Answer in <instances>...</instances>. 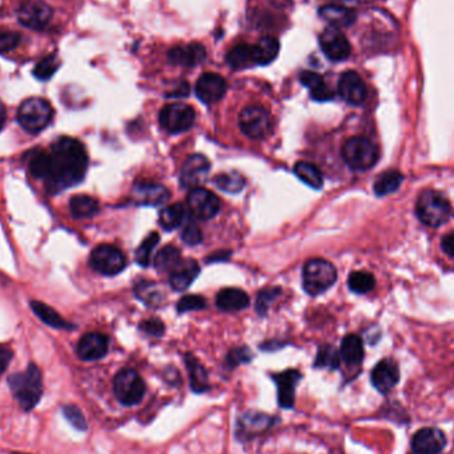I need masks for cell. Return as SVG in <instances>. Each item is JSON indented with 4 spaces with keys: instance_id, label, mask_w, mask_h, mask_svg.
<instances>
[{
    "instance_id": "cell-1",
    "label": "cell",
    "mask_w": 454,
    "mask_h": 454,
    "mask_svg": "<svg viewBox=\"0 0 454 454\" xmlns=\"http://www.w3.org/2000/svg\"><path fill=\"white\" fill-rule=\"evenodd\" d=\"M50 168L45 177L50 192L68 189L82 181L88 168V154L80 141L63 137L48 151Z\"/></svg>"
},
{
    "instance_id": "cell-2",
    "label": "cell",
    "mask_w": 454,
    "mask_h": 454,
    "mask_svg": "<svg viewBox=\"0 0 454 454\" xmlns=\"http://www.w3.org/2000/svg\"><path fill=\"white\" fill-rule=\"evenodd\" d=\"M9 385L21 408L31 411L38 405L43 394L40 369L35 364H30L26 371L10 376Z\"/></svg>"
},
{
    "instance_id": "cell-3",
    "label": "cell",
    "mask_w": 454,
    "mask_h": 454,
    "mask_svg": "<svg viewBox=\"0 0 454 454\" xmlns=\"http://www.w3.org/2000/svg\"><path fill=\"white\" fill-rule=\"evenodd\" d=\"M416 212L421 222L429 227H440L448 222L452 207L441 193L424 190L418 195Z\"/></svg>"
},
{
    "instance_id": "cell-4",
    "label": "cell",
    "mask_w": 454,
    "mask_h": 454,
    "mask_svg": "<svg viewBox=\"0 0 454 454\" xmlns=\"http://www.w3.org/2000/svg\"><path fill=\"white\" fill-rule=\"evenodd\" d=\"M337 273L333 263L325 259H311L303 269V287L310 295H319L331 288Z\"/></svg>"
},
{
    "instance_id": "cell-5",
    "label": "cell",
    "mask_w": 454,
    "mask_h": 454,
    "mask_svg": "<svg viewBox=\"0 0 454 454\" xmlns=\"http://www.w3.org/2000/svg\"><path fill=\"white\" fill-rule=\"evenodd\" d=\"M53 117L50 102L40 97H31L21 102L18 111V121L23 129L38 133L45 129Z\"/></svg>"
},
{
    "instance_id": "cell-6",
    "label": "cell",
    "mask_w": 454,
    "mask_h": 454,
    "mask_svg": "<svg viewBox=\"0 0 454 454\" xmlns=\"http://www.w3.org/2000/svg\"><path fill=\"white\" fill-rule=\"evenodd\" d=\"M344 161L353 171H368L379 160V149L374 142L364 137H352L344 142Z\"/></svg>"
},
{
    "instance_id": "cell-7",
    "label": "cell",
    "mask_w": 454,
    "mask_h": 454,
    "mask_svg": "<svg viewBox=\"0 0 454 454\" xmlns=\"http://www.w3.org/2000/svg\"><path fill=\"white\" fill-rule=\"evenodd\" d=\"M113 389L117 400L122 405L131 406L141 403L146 392V385L141 376L136 371L122 369L114 377Z\"/></svg>"
},
{
    "instance_id": "cell-8",
    "label": "cell",
    "mask_w": 454,
    "mask_h": 454,
    "mask_svg": "<svg viewBox=\"0 0 454 454\" xmlns=\"http://www.w3.org/2000/svg\"><path fill=\"white\" fill-rule=\"evenodd\" d=\"M239 128L243 134L252 140H261L273 129L271 116L259 105L246 107L239 114Z\"/></svg>"
},
{
    "instance_id": "cell-9",
    "label": "cell",
    "mask_w": 454,
    "mask_h": 454,
    "mask_svg": "<svg viewBox=\"0 0 454 454\" xmlns=\"http://www.w3.org/2000/svg\"><path fill=\"white\" fill-rule=\"evenodd\" d=\"M195 121V112L190 105L174 102L168 104L160 112V124L165 131L181 133L190 129Z\"/></svg>"
},
{
    "instance_id": "cell-10",
    "label": "cell",
    "mask_w": 454,
    "mask_h": 454,
    "mask_svg": "<svg viewBox=\"0 0 454 454\" xmlns=\"http://www.w3.org/2000/svg\"><path fill=\"white\" fill-rule=\"evenodd\" d=\"M92 269L102 275H116L121 273L126 266L125 255L112 244H100L91 254Z\"/></svg>"
},
{
    "instance_id": "cell-11",
    "label": "cell",
    "mask_w": 454,
    "mask_h": 454,
    "mask_svg": "<svg viewBox=\"0 0 454 454\" xmlns=\"http://www.w3.org/2000/svg\"><path fill=\"white\" fill-rule=\"evenodd\" d=\"M52 18V9L44 0H26L18 10V19L31 30H43Z\"/></svg>"
},
{
    "instance_id": "cell-12",
    "label": "cell",
    "mask_w": 454,
    "mask_h": 454,
    "mask_svg": "<svg viewBox=\"0 0 454 454\" xmlns=\"http://www.w3.org/2000/svg\"><path fill=\"white\" fill-rule=\"evenodd\" d=\"M188 205L195 218L206 221L212 220L218 214L221 202L210 190L203 188H195L188 197Z\"/></svg>"
},
{
    "instance_id": "cell-13",
    "label": "cell",
    "mask_w": 454,
    "mask_h": 454,
    "mask_svg": "<svg viewBox=\"0 0 454 454\" xmlns=\"http://www.w3.org/2000/svg\"><path fill=\"white\" fill-rule=\"evenodd\" d=\"M324 55L333 61H343L351 55V44L342 31L336 27H328L319 38Z\"/></svg>"
},
{
    "instance_id": "cell-14",
    "label": "cell",
    "mask_w": 454,
    "mask_h": 454,
    "mask_svg": "<svg viewBox=\"0 0 454 454\" xmlns=\"http://www.w3.org/2000/svg\"><path fill=\"white\" fill-rule=\"evenodd\" d=\"M210 171V162L202 154H193L182 165L181 180L183 188H197L206 180Z\"/></svg>"
},
{
    "instance_id": "cell-15",
    "label": "cell",
    "mask_w": 454,
    "mask_h": 454,
    "mask_svg": "<svg viewBox=\"0 0 454 454\" xmlns=\"http://www.w3.org/2000/svg\"><path fill=\"white\" fill-rule=\"evenodd\" d=\"M445 446L446 437L437 428L420 429L412 438V449L416 454H440Z\"/></svg>"
},
{
    "instance_id": "cell-16",
    "label": "cell",
    "mask_w": 454,
    "mask_h": 454,
    "mask_svg": "<svg viewBox=\"0 0 454 454\" xmlns=\"http://www.w3.org/2000/svg\"><path fill=\"white\" fill-rule=\"evenodd\" d=\"M227 90V84L221 75L217 73H205L195 84L197 97L203 104H214L221 100Z\"/></svg>"
},
{
    "instance_id": "cell-17",
    "label": "cell",
    "mask_w": 454,
    "mask_h": 454,
    "mask_svg": "<svg viewBox=\"0 0 454 454\" xmlns=\"http://www.w3.org/2000/svg\"><path fill=\"white\" fill-rule=\"evenodd\" d=\"M400 380V369L392 359H385L374 367L371 382L380 394H389Z\"/></svg>"
},
{
    "instance_id": "cell-18",
    "label": "cell",
    "mask_w": 454,
    "mask_h": 454,
    "mask_svg": "<svg viewBox=\"0 0 454 454\" xmlns=\"http://www.w3.org/2000/svg\"><path fill=\"white\" fill-rule=\"evenodd\" d=\"M109 348L108 337L102 333H91L84 335L77 344V355L81 360L94 362L100 360Z\"/></svg>"
},
{
    "instance_id": "cell-19",
    "label": "cell",
    "mask_w": 454,
    "mask_h": 454,
    "mask_svg": "<svg viewBox=\"0 0 454 454\" xmlns=\"http://www.w3.org/2000/svg\"><path fill=\"white\" fill-rule=\"evenodd\" d=\"M339 94L344 101L352 105H360L367 99V87L359 73L344 72L339 80Z\"/></svg>"
},
{
    "instance_id": "cell-20",
    "label": "cell",
    "mask_w": 454,
    "mask_h": 454,
    "mask_svg": "<svg viewBox=\"0 0 454 454\" xmlns=\"http://www.w3.org/2000/svg\"><path fill=\"white\" fill-rule=\"evenodd\" d=\"M133 198L139 205L158 206L169 201L171 192L160 183L154 182H139L133 189Z\"/></svg>"
},
{
    "instance_id": "cell-21",
    "label": "cell",
    "mask_w": 454,
    "mask_h": 454,
    "mask_svg": "<svg viewBox=\"0 0 454 454\" xmlns=\"http://www.w3.org/2000/svg\"><path fill=\"white\" fill-rule=\"evenodd\" d=\"M274 382L278 387V403L283 409H291L295 404V388L302 379L296 369H287L282 374H274Z\"/></svg>"
},
{
    "instance_id": "cell-22",
    "label": "cell",
    "mask_w": 454,
    "mask_h": 454,
    "mask_svg": "<svg viewBox=\"0 0 454 454\" xmlns=\"http://www.w3.org/2000/svg\"><path fill=\"white\" fill-rule=\"evenodd\" d=\"M207 58L205 47L200 43H190L186 45H178L169 50L168 59L173 64L182 67H195L200 65Z\"/></svg>"
},
{
    "instance_id": "cell-23",
    "label": "cell",
    "mask_w": 454,
    "mask_h": 454,
    "mask_svg": "<svg viewBox=\"0 0 454 454\" xmlns=\"http://www.w3.org/2000/svg\"><path fill=\"white\" fill-rule=\"evenodd\" d=\"M273 425V418L267 414L250 412L243 414L238 420V436L244 440H252V437L259 436Z\"/></svg>"
},
{
    "instance_id": "cell-24",
    "label": "cell",
    "mask_w": 454,
    "mask_h": 454,
    "mask_svg": "<svg viewBox=\"0 0 454 454\" xmlns=\"http://www.w3.org/2000/svg\"><path fill=\"white\" fill-rule=\"evenodd\" d=\"M200 274V266L192 258L182 261L175 270L171 273V287L174 291H185L190 287Z\"/></svg>"
},
{
    "instance_id": "cell-25",
    "label": "cell",
    "mask_w": 454,
    "mask_h": 454,
    "mask_svg": "<svg viewBox=\"0 0 454 454\" xmlns=\"http://www.w3.org/2000/svg\"><path fill=\"white\" fill-rule=\"evenodd\" d=\"M215 303L220 310L226 313H235L244 310L249 306L250 299L247 293L239 288H223L217 295Z\"/></svg>"
},
{
    "instance_id": "cell-26",
    "label": "cell",
    "mask_w": 454,
    "mask_h": 454,
    "mask_svg": "<svg viewBox=\"0 0 454 454\" xmlns=\"http://www.w3.org/2000/svg\"><path fill=\"white\" fill-rule=\"evenodd\" d=\"M299 80L304 87L311 91V97L315 101L333 100L335 93L333 90L324 82V79L316 72L303 71L299 76Z\"/></svg>"
},
{
    "instance_id": "cell-27",
    "label": "cell",
    "mask_w": 454,
    "mask_h": 454,
    "mask_svg": "<svg viewBox=\"0 0 454 454\" xmlns=\"http://www.w3.org/2000/svg\"><path fill=\"white\" fill-rule=\"evenodd\" d=\"M319 15L336 28L350 27L356 19V15L352 10L336 4L324 6L319 10Z\"/></svg>"
},
{
    "instance_id": "cell-28",
    "label": "cell",
    "mask_w": 454,
    "mask_h": 454,
    "mask_svg": "<svg viewBox=\"0 0 454 454\" xmlns=\"http://www.w3.org/2000/svg\"><path fill=\"white\" fill-rule=\"evenodd\" d=\"M279 50H281V44L276 38L264 36L254 45L255 64L267 65V64L273 63L278 58Z\"/></svg>"
},
{
    "instance_id": "cell-29",
    "label": "cell",
    "mask_w": 454,
    "mask_h": 454,
    "mask_svg": "<svg viewBox=\"0 0 454 454\" xmlns=\"http://www.w3.org/2000/svg\"><path fill=\"white\" fill-rule=\"evenodd\" d=\"M227 64L232 67V70H243L247 67H252L255 64V56H254V45L250 44H237L229 50L226 56Z\"/></svg>"
},
{
    "instance_id": "cell-30",
    "label": "cell",
    "mask_w": 454,
    "mask_h": 454,
    "mask_svg": "<svg viewBox=\"0 0 454 454\" xmlns=\"http://www.w3.org/2000/svg\"><path fill=\"white\" fill-rule=\"evenodd\" d=\"M340 356L348 365H359L364 359V347L357 335H347L342 342Z\"/></svg>"
},
{
    "instance_id": "cell-31",
    "label": "cell",
    "mask_w": 454,
    "mask_h": 454,
    "mask_svg": "<svg viewBox=\"0 0 454 454\" xmlns=\"http://www.w3.org/2000/svg\"><path fill=\"white\" fill-rule=\"evenodd\" d=\"M185 362L188 365V371L190 376V384H192V389L194 394H203L209 389V384H207V372L206 369L202 367V364L193 357L192 355H186Z\"/></svg>"
},
{
    "instance_id": "cell-32",
    "label": "cell",
    "mask_w": 454,
    "mask_h": 454,
    "mask_svg": "<svg viewBox=\"0 0 454 454\" xmlns=\"http://www.w3.org/2000/svg\"><path fill=\"white\" fill-rule=\"evenodd\" d=\"M182 262L181 252L172 244H168L154 258V267L160 273H172Z\"/></svg>"
},
{
    "instance_id": "cell-33",
    "label": "cell",
    "mask_w": 454,
    "mask_h": 454,
    "mask_svg": "<svg viewBox=\"0 0 454 454\" xmlns=\"http://www.w3.org/2000/svg\"><path fill=\"white\" fill-rule=\"evenodd\" d=\"M70 207L76 218H91L99 212V202L90 195L79 194L71 198Z\"/></svg>"
},
{
    "instance_id": "cell-34",
    "label": "cell",
    "mask_w": 454,
    "mask_h": 454,
    "mask_svg": "<svg viewBox=\"0 0 454 454\" xmlns=\"http://www.w3.org/2000/svg\"><path fill=\"white\" fill-rule=\"evenodd\" d=\"M293 172L299 180H302L313 189H320L323 186V174L313 163L306 161L296 162Z\"/></svg>"
},
{
    "instance_id": "cell-35",
    "label": "cell",
    "mask_w": 454,
    "mask_h": 454,
    "mask_svg": "<svg viewBox=\"0 0 454 454\" xmlns=\"http://www.w3.org/2000/svg\"><path fill=\"white\" fill-rule=\"evenodd\" d=\"M185 220L186 210L182 203L168 206L160 212V225L166 232H172L174 229L180 227L185 222Z\"/></svg>"
},
{
    "instance_id": "cell-36",
    "label": "cell",
    "mask_w": 454,
    "mask_h": 454,
    "mask_svg": "<svg viewBox=\"0 0 454 454\" xmlns=\"http://www.w3.org/2000/svg\"><path fill=\"white\" fill-rule=\"evenodd\" d=\"M404 175L397 171H388L383 173L374 182V193L379 197H384L396 192L403 182Z\"/></svg>"
},
{
    "instance_id": "cell-37",
    "label": "cell",
    "mask_w": 454,
    "mask_h": 454,
    "mask_svg": "<svg viewBox=\"0 0 454 454\" xmlns=\"http://www.w3.org/2000/svg\"><path fill=\"white\" fill-rule=\"evenodd\" d=\"M31 307L33 313H36L41 320L45 324H48L53 328H68L70 324L67 323L59 313H56L50 306L41 302H31Z\"/></svg>"
},
{
    "instance_id": "cell-38",
    "label": "cell",
    "mask_w": 454,
    "mask_h": 454,
    "mask_svg": "<svg viewBox=\"0 0 454 454\" xmlns=\"http://www.w3.org/2000/svg\"><path fill=\"white\" fill-rule=\"evenodd\" d=\"M212 182L223 192L232 194L241 192L246 183L242 174L237 172L221 173L212 178Z\"/></svg>"
},
{
    "instance_id": "cell-39",
    "label": "cell",
    "mask_w": 454,
    "mask_h": 454,
    "mask_svg": "<svg viewBox=\"0 0 454 454\" xmlns=\"http://www.w3.org/2000/svg\"><path fill=\"white\" fill-rule=\"evenodd\" d=\"M340 364V355L337 350L325 344L319 348L316 359H315V368H328V369H336Z\"/></svg>"
},
{
    "instance_id": "cell-40",
    "label": "cell",
    "mask_w": 454,
    "mask_h": 454,
    "mask_svg": "<svg viewBox=\"0 0 454 454\" xmlns=\"http://www.w3.org/2000/svg\"><path fill=\"white\" fill-rule=\"evenodd\" d=\"M348 286L356 293H367L372 291L374 287V278L372 274L365 271H356L350 275Z\"/></svg>"
},
{
    "instance_id": "cell-41",
    "label": "cell",
    "mask_w": 454,
    "mask_h": 454,
    "mask_svg": "<svg viewBox=\"0 0 454 454\" xmlns=\"http://www.w3.org/2000/svg\"><path fill=\"white\" fill-rule=\"evenodd\" d=\"M60 67V60L58 59L56 55H50L45 56L44 59H41L33 70V75L36 79L39 80H50V77L55 75V72L59 70Z\"/></svg>"
},
{
    "instance_id": "cell-42",
    "label": "cell",
    "mask_w": 454,
    "mask_h": 454,
    "mask_svg": "<svg viewBox=\"0 0 454 454\" xmlns=\"http://www.w3.org/2000/svg\"><path fill=\"white\" fill-rule=\"evenodd\" d=\"M28 168L32 175L38 177V178H44L48 174V168H50V158H48V151H33L31 154L30 162H28Z\"/></svg>"
},
{
    "instance_id": "cell-43",
    "label": "cell",
    "mask_w": 454,
    "mask_h": 454,
    "mask_svg": "<svg viewBox=\"0 0 454 454\" xmlns=\"http://www.w3.org/2000/svg\"><path fill=\"white\" fill-rule=\"evenodd\" d=\"M160 242V235L158 232H151L145 241L140 244V247L136 252V261L140 263L144 267H146L151 259V252L154 250V247Z\"/></svg>"
},
{
    "instance_id": "cell-44",
    "label": "cell",
    "mask_w": 454,
    "mask_h": 454,
    "mask_svg": "<svg viewBox=\"0 0 454 454\" xmlns=\"http://www.w3.org/2000/svg\"><path fill=\"white\" fill-rule=\"evenodd\" d=\"M136 293L142 302L149 306H157L162 301L161 290L154 283L141 282L136 287Z\"/></svg>"
},
{
    "instance_id": "cell-45",
    "label": "cell",
    "mask_w": 454,
    "mask_h": 454,
    "mask_svg": "<svg viewBox=\"0 0 454 454\" xmlns=\"http://www.w3.org/2000/svg\"><path fill=\"white\" fill-rule=\"evenodd\" d=\"M206 307V301L200 295H188L180 299L177 304L178 313H190V311H198Z\"/></svg>"
},
{
    "instance_id": "cell-46",
    "label": "cell",
    "mask_w": 454,
    "mask_h": 454,
    "mask_svg": "<svg viewBox=\"0 0 454 454\" xmlns=\"http://www.w3.org/2000/svg\"><path fill=\"white\" fill-rule=\"evenodd\" d=\"M279 293H281V288H278V287L263 290L262 293H259L258 298H256V304H255L256 313L259 315H264L267 313L270 304L279 296Z\"/></svg>"
},
{
    "instance_id": "cell-47",
    "label": "cell",
    "mask_w": 454,
    "mask_h": 454,
    "mask_svg": "<svg viewBox=\"0 0 454 454\" xmlns=\"http://www.w3.org/2000/svg\"><path fill=\"white\" fill-rule=\"evenodd\" d=\"M63 414L65 416V418L71 423L76 429L79 431H87L88 425H87V420L84 417V414L81 412L80 409L75 405H65L63 408Z\"/></svg>"
},
{
    "instance_id": "cell-48",
    "label": "cell",
    "mask_w": 454,
    "mask_h": 454,
    "mask_svg": "<svg viewBox=\"0 0 454 454\" xmlns=\"http://www.w3.org/2000/svg\"><path fill=\"white\" fill-rule=\"evenodd\" d=\"M182 241L189 244V246H195L202 241V232L200 227L195 225L194 221H188L185 223V227L182 230Z\"/></svg>"
},
{
    "instance_id": "cell-49",
    "label": "cell",
    "mask_w": 454,
    "mask_h": 454,
    "mask_svg": "<svg viewBox=\"0 0 454 454\" xmlns=\"http://www.w3.org/2000/svg\"><path fill=\"white\" fill-rule=\"evenodd\" d=\"M21 35L13 31H0V53L9 52L19 45Z\"/></svg>"
},
{
    "instance_id": "cell-50",
    "label": "cell",
    "mask_w": 454,
    "mask_h": 454,
    "mask_svg": "<svg viewBox=\"0 0 454 454\" xmlns=\"http://www.w3.org/2000/svg\"><path fill=\"white\" fill-rule=\"evenodd\" d=\"M252 357L250 350H247V348H237V350H234V351L229 353L227 363L230 364L232 367H235V365L250 362Z\"/></svg>"
},
{
    "instance_id": "cell-51",
    "label": "cell",
    "mask_w": 454,
    "mask_h": 454,
    "mask_svg": "<svg viewBox=\"0 0 454 454\" xmlns=\"http://www.w3.org/2000/svg\"><path fill=\"white\" fill-rule=\"evenodd\" d=\"M140 327H141L144 333H149V335H153V336H161L163 331H165V325L158 319L145 320V322H142Z\"/></svg>"
},
{
    "instance_id": "cell-52",
    "label": "cell",
    "mask_w": 454,
    "mask_h": 454,
    "mask_svg": "<svg viewBox=\"0 0 454 454\" xmlns=\"http://www.w3.org/2000/svg\"><path fill=\"white\" fill-rule=\"evenodd\" d=\"M441 246H443V250H444L449 256L454 258V232L448 234V235H445L444 239H443V242H441Z\"/></svg>"
},
{
    "instance_id": "cell-53",
    "label": "cell",
    "mask_w": 454,
    "mask_h": 454,
    "mask_svg": "<svg viewBox=\"0 0 454 454\" xmlns=\"http://www.w3.org/2000/svg\"><path fill=\"white\" fill-rule=\"evenodd\" d=\"M12 359V352L9 350H0V374H3Z\"/></svg>"
},
{
    "instance_id": "cell-54",
    "label": "cell",
    "mask_w": 454,
    "mask_h": 454,
    "mask_svg": "<svg viewBox=\"0 0 454 454\" xmlns=\"http://www.w3.org/2000/svg\"><path fill=\"white\" fill-rule=\"evenodd\" d=\"M6 119H7L6 107H4V104L0 101V131H1V128L4 126V124H6Z\"/></svg>"
}]
</instances>
